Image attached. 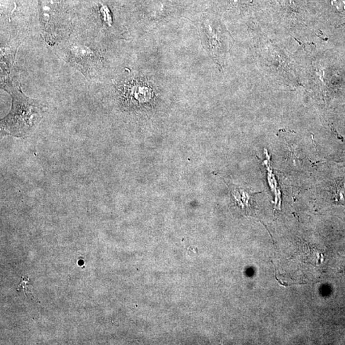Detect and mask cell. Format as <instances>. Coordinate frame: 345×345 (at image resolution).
Here are the masks:
<instances>
[{"mask_svg":"<svg viewBox=\"0 0 345 345\" xmlns=\"http://www.w3.org/2000/svg\"><path fill=\"white\" fill-rule=\"evenodd\" d=\"M3 88L11 96L12 107L1 120L2 135L27 137L43 118L46 107L41 102L25 95L18 81H6Z\"/></svg>","mask_w":345,"mask_h":345,"instance_id":"obj_1","label":"cell"},{"mask_svg":"<svg viewBox=\"0 0 345 345\" xmlns=\"http://www.w3.org/2000/svg\"><path fill=\"white\" fill-rule=\"evenodd\" d=\"M153 95V91L146 85L134 83L125 86L121 95L127 107L141 108L150 103Z\"/></svg>","mask_w":345,"mask_h":345,"instance_id":"obj_2","label":"cell"},{"mask_svg":"<svg viewBox=\"0 0 345 345\" xmlns=\"http://www.w3.org/2000/svg\"><path fill=\"white\" fill-rule=\"evenodd\" d=\"M231 193L232 198L237 205L242 208H248L251 201V198L255 193H251L248 189L238 187L237 185L226 182Z\"/></svg>","mask_w":345,"mask_h":345,"instance_id":"obj_3","label":"cell"},{"mask_svg":"<svg viewBox=\"0 0 345 345\" xmlns=\"http://www.w3.org/2000/svg\"><path fill=\"white\" fill-rule=\"evenodd\" d=\"M204 33L207 38L208 48L214 58H219L221 55V44L220 37L216 28L212 27L206 23L204 28Z\"/></svg>","mask_w":345,"mask_h":345,"instance_id":"obj_4","label":"cell"},{"mask_svg":"<svg viewBox=\"0 0 345 345\" xmlns=\"http://www.w3.org/2000/svg\"><path fill=\"white\" fill-rule=\"evenodd\" d=\"M22 279L23 280L21 281L20 285H19V287L22 288L26 296L31 297V299H35V298H34L33 295H32L31 290L30 289L31 286L30 285V283H29V278H28L27 276H24L23 277Z\"/></svg>","mask_w":345,"mask_h":345,"instance_id":"obj_5","label":"cell"}]
</instances>
